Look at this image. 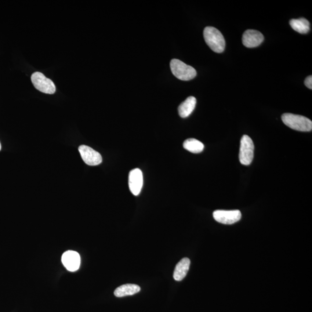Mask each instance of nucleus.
<instances>
[{
    "mask_svg": "<svg viewBox=\"0 0 312 312\" xmlns=\"http://www.w3.org/2000/svg\"><path fill=\"white\" fill-rule=\"evenodd\" d=\"M282 120L289 128L299 132H308L312 130V122L303 116L286 113L282 116Z\"/></svg>",
    "mask_w": 312,
    "mask_h": 312,
    "instance_id": "f03ea898",
    "label": "nucleus"
},
{
    "mask_svg": "<svg viewBox=\"0 0 312 312\" xmlns=\"http://www.w3.org/2000/svg\"><path fill=\"white\" fill-rule=\"evenodd\" d=\"M264 39V35L260 31L248 30L243 34L242 43L246 48H253L260 45Z\"/></svg>",
    "mask_w": 312,
    "mask_h": 312,
    "instance_id": "1a4fd4ad",
    "label": "nucleus"
},
{
    "mask_svg": "<svg viewBox=\"0 0 312 312\" xmlns=\"http://www.w3.org/2000/svg\"><path fill=\"white\" fill-rule=\"evenodd\" d=\"M213 216L217 222L224 224H233L241 220L242 214L239 210H217L213 212Z\"/></svg>",
    "mask_w": 312,
    "mask_h": 312,
    "instance_id": "423d86ee",
    "label": "nucleus"
},
{
    "mask_svg": "<svg viewBox=\"0 0 312 312\" xmlns=\"http://www.w3.org/2000/svg\"><path fill=\"white\" fill-rule=\"evenodd\" d=\"M197 100L194 97L190 96L181 104L178 107L179 115L181 118H186L194 110Z\"/></svg>",
    "mask_w": 312,
    "mask_h": 312,
    "instance_id": "f8f14e48",
    "label": "nucleus"
},
{
    "mask_svg": "<svg viewBox=\"0 0 312 312\" xmlns=\"http://www.w3.org/2000/svg\"><path fill=\"white\" fill-rule=\"evenodd\" d=\"M183 148L191 153L199 154L204 150V145L197 140L189 139L184 141Z\"/></svg>",
    "mask_w": 312,
    "mask_h": 312,
    "instance_id": "2eb2a0df",
    "label": "nucleus"
},
{
    "mask_svg": "<svg viewBox=\"0 0 312 312\" xmlns=\"http://www.w3.org/2000/svg\"><path fill=\"white\" fill-rule=\"evenodd\" d=\"M81 157L87 165L96 166L103 161L102 156L99 152L86 145H81L78 149Z\"/></svg>",
    "mask_w": 312,
    "mask_h": 312,
    "instance_id": "0eeeda50",
    "label": "nucleus"
},
{
    "mask_svg": "<svg viewBox=\"0 0 312 312\" xmlns=\"http://www.w3.org/2000/svg\"><path fill=\"white\" fill-rule=\"evenodd\" d=\"M1 143H0V151H1Z\"/></svg>",
    "mask_w": 312,
    "mask_h": 312,
    "instance_id": "f3484780",
    "label": "nucleus"
},
{
    "mask_svg": "<svg viewBox=\"0 0 312 312\" xmlns=\"http://www.w3.org/2000/svg\"><path fill=\"white\" fill-rule=\"evenodd\" d=\"M190 260L188 258H183L177 264L173 273V279L176 281H181L186 277L189 270Z\"/></svg>",
    "mask_w": 312,
    "mask_h": 312,
    "instance_id": "9b49d317",
    "label": "nucleus"
},
{
    "mask_svg": "<svg viewBox=\"0 0 312 312\" xmlns=\"http://www.w3.org/2000/svg\"><path fill=\"white\" fill-rule=\"evenodd\" d=\"M31 81L36 89L46 94H52L56 92L54 83L41 72H36L31 75Z\"/></svg>",
    "mask_w": 312,
    "mask_h": 312,
    "instance_id": "39448f33",
    "label": "nucleus"
},
{
    "mask_svg": "<svg viewBox=\"0 0 312 312\" xmlns=\"http://www.w3.org/2000/svg\"><path fill=\"white\" fill-rule=\"evenodd\" d=\"M139 286L134 284H126L119 286L115 290L114 295L117 297L132 296L140 292Z\"/></svg>",
    "mask_w": 312,
    "mask_h": 312,
    "instance_id": "ddd939ff",
    "label": "nucleus"
},
{
    "mask_svg": "<svg viewBox=\"0 0 312 312\" xmlns=\"http://www.w3.org/2000/svg\"><path fill=\"white\" fill-rule=\"evenodd\" d=\"M305 85L308 88L310 89H312V75L308 77L306 80H305L304 82Z\"/></svg>",
    "mask_w": 312,
    "mask_h": 312,
    "instance_id": "dca6fc26",
    "label": "nucleus"
},
{
    "mask_svg": "<svg viewBox=\"0 0 312 312\" xmlns=\"http://www.w3.org/2000/svg\"><path fill=\"white\" fill-rule=\"evenodd\" d=\"M170 67L173 75L182 81H190L197 75V72L193 67L178 59H172L170 61Z\"/></svg>",
    "mask_w": 312,
    "mask_h": 312,
    "instance_id": "7ed1b4c3",
    "label": "nucleus"
},
{
    "mask_svg": "<svg viewBox=\"0 0 312 312\" xmlns=\"http://www.w3.org/2000/svg\"><path fill=\"white\" fill-rule=\"evenodd\" d=\"M204 37L206 44L213 52L222 53L226 47V41L221 32L213 27H206L204 30Z\"/></svg>",
    "mask_w": 312,
    "mask_h": 312,
    "instance_id": "f257e3e1",
    "label": "nucleus"
},
{
    "mask_svg": "<svg viewBox=\"0 0 312 312\" xmlns=\"http://www.w3.org/2000/svg\"><path fill=\"white\" fill-rule=\"evenodd\" d=\"M144 179L143 172L139 168L131 170L129 176V186L132 193L139 195L142 190Z\"/></svg>",
    "mask_w": 312,
    "mask_h": 312,
    "instance_id": "6e6552de",
    "label": "nucleus"
},
{
    "mask_svg": "<svg viewBox=\"0 0 312 312\" xmlns=\"http://www.w3.org/2000/svg\"><path fill=\"white\" fill-rule=\"evenodd\" d=\"M255 145L251 138L244 135L241 140L240 151H239V161L242 165H249L251 164L254 157Z\"/></svg>",
    "mask_w": 312,
    "mask_h": 312,
    "instance_id": "20e7f679",
    "label": "nucleus"
},
{
    "mask_svg": "<svg viewBox=\"0 0 312 312\" xmlns=\"http://www.w3.org/2000/svg\"><path fill=\"white\" fill-rule=\"evenodd\" d=\"M290 24L294 30L300 34H307L310 30L309 21L303 17L298 19H292L290 21Z\"/></svg>",
    "mask_w": 312,
    "mask_h": 312,
    "instance_id": "4468645a",
    "label": "nucleus"
},
{
    "mask_svg": "<svg viewBox=\"0 0 312 312\" xmlns=\"http://www.w3.org/2000/svg\"><path fill=\"white\" fill-rule=\"evenodd\" d=\"M61 261L66 269L70 272L77 271L81 265V257L77 252L68 250L64 253Z\"/></svg>",
    "mask_w": 312,
    "mask_h": 312,
    "instance_id": "9d476101",
    "label": "nucleus"
}]
</instances>
